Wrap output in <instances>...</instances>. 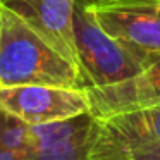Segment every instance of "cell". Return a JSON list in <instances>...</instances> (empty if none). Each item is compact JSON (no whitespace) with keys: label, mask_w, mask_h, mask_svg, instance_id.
Returning a JSON list of instances; mask_svg holds the SVG:
<instances>
[{"label":"cell","mask_w":160,"mask_h":160,"mask_svg":"<svg viewBox=\"0 0 160 160\" xmlns=\"http://www.w3.org/2000/svg\"><path fill=\"white\" fill-rule=\"evenodd\" d=\"M0 160H35L28 126L0 110Z\"/></svg>","instance_id":"9"},{"label":"cell","mask_w":160,"mask_h":160,"mask_svg":"<svg viewBox=\"0 0 160 160\" xmlns=\"http://www.w3.org/2000/svg\"><path fill=\"white\" fill-rule=\"evenodd\" d=\"M83 91L90 114L97 119L160 105V59L121 83Z\"/></svg>","instance_id":"5"},{"label":"cell","mask_w":160,"mask_h":160,"mask_svg":"<svg viewBox=\"0 0 160 160\" xmlns=\"http://www.w3.org/2000/svg\"><path fill=\"white\" fill-rule=\"evenodd\" d=\"M83 4L90 9L100 28L145 67L160 59V0H105Z\"/></svg>","instance_id":"3"},{"label":"cell","mask_w":160,"mask_h":160,"mask_svg":"<svg viewBox=\"0 0 160 160\" xmlns=\"http://www.w3.org/2000/svg\"><path fill=\"white\" fill-rule=\"evenodd\" d=\"M128 155L131 160H160V141L138 146V148L128 152Z\"/></svg>","instance_id":"10"},{"label":"cell","mask_w":160,"mask_h":160,"mask_svg":"<svg viewBox=\"0 0 160 160\" xmlns=\"http://www.w3.org/2000/svg\"><path fill=\"white\" fill-rule=\"evenodd\" d=\"M95 117L90 112L45 126H28L35 160H103L88 152V136Z\"/></svg>","instance_id":"7"},{"label":"cell","mask_w":160,"mask_h":160,"mask_svg":"<svg viewBox=\"0 0 160 160\" xmlns=\"http://www.w3.org/2000/svg\"><path fill=\"white\" fill-rule=\"evenodd\" d=\"M0 110L26 126H45L90 112L83 90L47 84L0 88Z\"/></svg>","instance_id":"4"},{"label":"cell","mask_w":160,"mask_h":160,"mask_svg":"<svg viewBox=\"0 0 160 160\" xmlns=\"http://www.w3.org/2000/svg\"><path fill=\"white\" fill-rule=\"evenodd\" d=\"M0 5L22 18L60 55L78 67L72 33L76 0H0Z\"/></svg>","instance_id":"6"},{"label":"cell","mask_w":160,"mask_h":160,"mask_svg":"<svg viewBox=\"0 0 160 160\" xmlns=\"http://www.w3.org/2000/svg\"><path fill=\"white\" fill-rule=\"evenodd\" d=\"M83 2H86V4H93V2H105V0H83Z\"/></svg>","instance_id":"11"},{"label":"cell","mask_w":160,"mask_h":160,"mask_svg":"<svg viewBox=\"0 0 160 160\" xmlns=\"http://www.w3.org/2000/svg\"><path fill=\"white\" fill-rule=\"evenodd\" d=\"M72 33L81 90L121 83L145 69L117 40L100 28L81 0H76L74 5Z\"/></svg>","instance_id":"2"},{"label":"cell","mask_w":160,"mask_h":160,"mask_svg":"<svg viewBox=\"0 0 160 160\" xmlns=\"http://www.w3.org/2000/svg\"><path fill=\"white\" fill-rule=\"evenodd\" d=\"M22 84L81 90L78 67L22 18L0 5V88Z\"/></svg>","instance_id":"1"},{"label":"cell","mask_w":160,"mask_h":160,"mask_svg":"<svg viewBox=\"0 0 160 160\" xmlns=\"http://www.w3.org/2000/svg\"><path fill=\"white\" fill-rule=\"evenodd\" d=\"M98 121L126 153L138 146L160 141V105L122 112Z\"/></svg>","instance_id":"8"}]
</instances>
